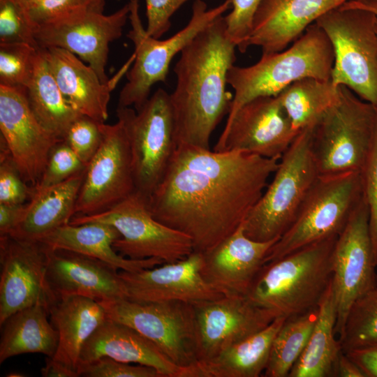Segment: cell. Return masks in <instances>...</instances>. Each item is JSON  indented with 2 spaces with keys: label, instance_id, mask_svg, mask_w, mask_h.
Segmentation results:
<instances>
[{
  "label": "cell",
  "instance_id": "cell-1",
  "mask_svg": "<svg viewBox=\"0 0 377 377\" xmlns=\"http://www.w3.org/2000/svg\"><path fill=\"white\" fill-rule=\"evenodd\" d=\"M280 158L178 145L148 198L155 219L205 252L232 234L268 185Z\"/></svg>",
  "mask_w": 377,
  "mask_h": 377
},
{
  "label": "cell",
  "instance_id": "cell-2",
  "mask_svg": "<svg viewBox=\"0 0 377 377\" xmlns=\"http://www.w3.org/2000/svg\"><path fill=\"white\" fill-rule=\"evenodd\" d=\"M236 48L222 15L181 51L173 69L176 87L170 94L177 146L210 149L211 135L232 101L227 74L235 65Z\"/></svg>",
  "mask_w": 377,
  "mask_h": 377
},
{
  "label": "cell",
  "instance_id": "cell-3",
  "mask_svg": "<svg viewBox=\"0 0 377 377\" xmlns=\"http://www.w3.org/2000/svg\"><path fill=\"white\" fill-rule=\"evenodd\" d=\"M338 235L264 263L247 293L256 305L288 318L316 308L332 277V251Z\"/></svg>",
  "mask_w": 377,
  "mask_h": 377
},
{
  "label": "cell",
  "instance_id": "cell-4",
  "mask_svg": "<svg viewBox=\"0 0 377 377\" xmlns=\"http://www.w3.org/2000/svg\"><path fill=\"white\" fill-rule=\"evenodd\" d=\"M334 59L329 38L313 23L286 49L263 53L259 61L249 66L233 65L227 74V83L234 90L227 120L249 101L276 96L300 79L330 80Z\"/></svg>",
  "mask_w": 377,
  "mask_h": 377
},
{
  "label": "cell",
  "instance_id": "cell-5",
  "mask_svg": "<svg viewBox=\"0 0 377 377\" xmlns=\"http://www.w3.org/2000/svg\"><path fill=\"white\" fill-rule=\"evenodd\" d=\"M313 127L301 130L280 158L272 182L242 223L248 237L279 239L294 221L320 175L312 151Z\"/></svg>",
  "mask_w": 377,
  "mask_h": 377
},
{
  "label": "cell",
  "instance_id": "cell-6",
  "mask_svg": "<svg viewBox=\"0 0 377 377\" xmlns=\"http://www.w3.org/2000/svg\"><path fill=\"white\" fill-rule=\"evenodd\" d=\"M131 29L127 37L135 47L133 66L126 73L127 82L119 95L117 107L133 106L136 111L149 98L152 86L165 82L170 64L177 54L202 30L232 8V0H225L219 6L208 8L202 0H195L188 23L165 40H158L147 34L139 15V0H129Z\"/></svg>",
  "mask_w": 377,
  "mask_h": 377
},
{
  "label": "cell",
  "instance_id": "cell-7",
  "mask_svg": "<svg viewBox=\"0 0 377 377\" xmlns=\"http://www.w3.org/2000/svg\"><path fill=\"white\" fill-rule=\"evenodd\" d=\"M377 15L340 6L316 21L334 51L331 80L344 86L377 110Z\"/></svg>",
  "mask_w": 377,
  "mask_h": 377
},
{
  "label": "cell",
  "instance_id": "cell-8",
  "mask_svg": "<svg viewBox=\"0 0 377 377\" xmlns=\"http://www.w3.org/2000/svg\"><path fill=\"white\" fill-rule=\"evenodd\" d=\"M362 197L360 172L320 175L294 221L271 247L264 263L338 235Z\"/></svg>",
  "mask_w": 377,
  "mask_h": 377
},
{
  "label": "cell",
  "instance_id": "cell-9",
  "mask_svg": "<svg viewBox=\"0 0 377 377\" xmlns=\"http://www.w3.org/2000/svg\"><path fill=\"white\" fill-rule=\"evenodd\" d=\"M377 110L350 89L314 125L312 151L320 175L360 172L371 144Z\"/></svg>",
  "mask_w": 377,
  "mask_h": 377
},
{
  "label": "cell",
  "instance_id": "cell-10",
  "mask_svg": "<svg viewBox=\"0 0 377 377\" xmlns=\"http://www.w3.org/2000/svg\"><path fill=\"white\" fill-rule=\"evenodd\" d=\"M116 112L128 136L135 191L149 198L177 147L170 94L158 89L140 110L117 107Z\"/></svg>",
  "mask_w": 377,
  "mask_h": 377
},
{
  "label": "cell",
  "instance_id": "cell-11",
  "mask_svg": "<svg viewBox=\"0 0 377 377\" xmlns=\"http://www.w3.org/2000/svg\"><path fill=\"white\" fill-rule=\"evenodd\" d=\"M95 221L110 224L118 230L121 237L113 246L125 258H156L164 263H174L193 251L191 238L155 219L149 210L148 198L136 191L105 212L75 216L69 223L79 225Z\"/></svg>",
  "mask_w": 377,
  "mask_h": 377
},
{
  "label": "cell",
  "instance_id": "cell-12",
  "mask_svg": "<svg viewBox=\"0 0 377 377\" xmlns=\"http://www.w3.org/2000/svg\"><path fill=\"white\" fill-rule=\"evenodd\" d=\"M100 302L109 318L151 340L177 365L186 368L198 362L193 304L141 302L127 298Z\"/></svg>",
  "mask_w": 377,
  "mask_h": 377
},
{
  "label": "cell",
  "instance_id": "cell-13",
  "mask_svg": "<svg viewBox=\"0 0 377 377\" xmlns=\"http://www.w3.org/2000/svg\"><path fill=\"white\" fill-rule=\"evenodd\" d=\"M377 264L369 230V214L362 197L343 230L332 251V286L339 335L352 304L377 286Z\"/></svg>",
  "mask_w": 377,
  "mask_h": 377
},
{
  "label": "cell",
  "instance_id": "cell-14",
  "mask_svg": "<svg viewBox=\"0 0 377 377\" xmlns=\"http://www.w3.org/2000/svg\"><path fill=\"white\" fill-rule=\"evenodd\" d=\"M101 145L87 164L75 216L105 212L135 191L132 156L125 128L101 123Z\"/></svg>",
  "mask_w": 377,
  "mask_h": 377
},
{
  "label": "cell",
  "instance_id": "cell-15",
  "mask_svg": "<svg viewBox=\"0 0 377 377\" xmlns=\"http://www.w3.org/2000/svg\"><path fill=\"white\" fill-rule=\"evenodd\" d=\"M47 246L39 241L0 236V325L13 313L58 300L46 276Z\"/></svg>",
  "mask_w": 377,
  "mask_h": 377
},
{
  "label": "cell",
  "instance_id": "cell-16",
  "mask_svg": "<svg viewBox=\"0 0 377 377\" xmlns=\"http://www.w3.org/2000/svg\"><path fill=\"white\" fill-rule=\"evenodd\" d=\"M299 132L293 128L277 96H259L227 120L214 150L280 158Z\"/></svg>",
  "mask_w": 377,
  "mask_h": 377
},
{
  "label": "cell",
  "instance_id": "cell-17",
  "mask_svg": "<svg viewBox=\"0 0 377 377\" xmlns=\"http://www.w3.org/2000/svg\"><path fill=\"white\" fill-rule=\"evenodd\" d=\"M128 17V3L110 15L81 13L37 27L35 38L40 47H60L78 56L108 84L112 81L105 73L109 45L122 36Z\"/></svg>",
  "mask_w": 377,
  "mask_h": 377
},
{
  "label": "cell",
  "instance_id": "cell-18",
  "mask_svg": "<svg viewBox=\"0 0 377 377\" xmlns=\"http://www.w3.org/2000/svg\"><path fill=\"white\" fill-rule=\"evenodd\" d=\"M198 362L209 360L269 325L276 317L246 296L193 304Z\"/></svg>",
  "mask_w": 377,
  "mask_h": 377
},
{
  "label": "cell",
  "instance_id": "cell-19",
  "mask_svg": "<svg viewBox=\"0 0 377 377\" xmlns=\"http://www.w3.org/2000/svg\"><path fill=\"white\" fill-rule=\"evenodd\" d=\"M1 138L22 178L39 182L54 146L63 140L47 131L31 111L26 91L0 86Z\"/></svg>",
  "mask_w": 377,
  "mask_h": 377
},
{
  "label": "cell",
  "instance_id": "cell-20",
  "mask_svg": "<svg viewBox=\"0 0 377 377\" xmlns=\"http://www.w3.org/2000/svg\"><path fill=\"white\" fill-rule=\"evenodd\" d=\"M202 252L193 251L174 263L140 271H119L127 299L141 302L180 301L195 304L223 297L203 279Z\"/></svg>",
  "mask_w": 377,
  "mask_h": 377
},
{
  "label": "cell",
  "instance_id": "cell-21",
  "mask_svg": "<svg viewBox=\"0 0 377 377\" xmlns=\"http://www.w3.org/2000/svg\"><path fill=\"white\" fill-rule=\"evenodd\" d=\"M278 239L253 240L245 235L242 224L217 245L202 252L200 273L223 296H246L268 251Z\"/></svg>",
  "mask_w": 377,
  "mask_h": 377
},
{
  "label": "cell",
  "instance_id": "cell-22",
  "mask_svg": "<svg viewBox=\"0 0 377 377\" xmlns=\"http://www.w3.org/2000/svg\"><path fill=\"white\" fill-rule=\"evenodd\" d=\"M47 248V281L58 298L82 295L100 302L127 298L119 271L110 265L75 251Z\"/></svg>",
  "mask_w": 377,
  "mask_h": 377
},
{
  "label": "cell",
  "instance_id": "cell-23",
  "mask_svg": "<svg viewBox=\"0 0 377 377\" xmlns=\"http://www.w3.org/2000/svg\"><path fill=\"white\" fill-rule=\"evenodd\" d=\"M348 0H262L246 42L261 47L262 53L286 49L306 29L328 11Z\"/></svg>",
  "mask_w": 377,
  "mask_h": 377
},
{
  "label": "cell",
  "instance_id": "cell-24",
  "mask_svg": "<svg viewBox=\"0 0 377 377\" xmlns=\"http://www.w3.org/2000/svg\"><path fill=\"white\" fill-rule=\"evenodd\" d=\"M50 70L64 97L80 114L105 123L108 117L110 93L128 71L131 58L110 84L103 83L96 72L73 53L56 47H41Z\"/></svg>",
  "mask_w": 377,
  "mask_h": 377
},
{
  "label": "cell",
  "instance_id": "cell-25",
  "mask_svg": "<svg viewBox=\"0 0 377 377\" xmlns=\"http://www.w3.org/2000/svg\"><path fill=\"white\" fill-rule=\"evenodd\" d=\"M104 356L153 367L163 377H186V368L175 364L154 342L108 317L84 345L79 365Z\"/></svg>",
  "mask_w": 377,
  "mask_h": 377
},
{
  "label": "cell",
  "instance_id": "cell-26",
  "mask_svg": "<svg viewBox=\"0 0 377 377\" xmlns=\"http://www.w3.org/2000/svg\"><path fill=\"white\" fill-rule=\"evenodd\" d=\"M49 316L59 338L52 358L77 372L84 345L108 318L105 308L93 298L68 295L58 298L50 307Z\"/></svg>",
  "mask_w": 377,
  "mask_h": 377
},
{
  "label": "cell",
  "instance_id": "cell-27",
  "mask_svg": "<svg viewBox=\"0 0 377 377\" xmlns=\"http://www.w3.org/2000/svg\"><path fill=\"white\" fill-rule=\"evenodd\" d=\"M120 237L113 226L95 221L64 225L38 241L52 249H66L96 258L118 270L135 272L164 263L156 258L134 260L122 256L113 246Z\"/></svg>",
  "mask_w": 377,
  "mask_h": 377
},
{
  "label": "cell",
  "instance_id": "cell-28",
  "mask_svg": "<svg viewBox=\"0 0 377 377\" xmlns=\"http://www.w3.org/2000/svg\"><path fill=\"white\" fill-rule=\"evenodd\" d=\"M287 318L276 317L269 325L232 345L215 357L186 367V377H258L264 373L271 347Z\"/></svg>",
  "mask_w": 377,
  "mask_h": 377
},
{
  "label": "cell",
  "instance_id": "cell-29",
  "mask_svg": "<svg viewBox=\"0 0 377 377\" xmlns=\"http://www.w3.org/2000/svg\"><path fill=\"white\" fill-rule=\"evenodd\" d=\"M85 170L54 186L33 189L22 219L9 235L38 241L57 228L69 223L75 215Z\"/></svg>",
  "mask_w": 377,
  "mask_h": 377
},
{
  "label": "cell",
  "instance_id": "cell-30",
  "mask_svg": "<svg viewBox=\"0 0 377 377\" xmlns=\"http://www.w3.org/2000/svg\"><path fill=\"white\" fill-rule=\"evenodd\" d=\"M337 311L331 282L317 306V318L303 353L289 377H332L342 351L335 339Z\"/></svg>",
  "mask_w": 377,
  "mask_h": 377
},
{
  "label": "cell",
  "instance_id": "cell-31",
  "mask_svg": "<svg viewBox=\"0 0 377 377\" xmlns=\"http://www.w3.org/2000/svg\"><path fill=\"white\" fill-rule=\"evenodd\" d=\"M48 316V309L36 304L8 317L1 325L0 364L25 353H41L52 357L59 338Z\"/></svg>",
  "mask_w": 377,
  "mask_h": 377
},
{
  "label": "cell",
  "instance_id": "cell-32",
  "mask_svg": "<svg viewBox=\"0 0 377 377\" xmlns=\"http://www.w3.org/2000/svg\"><path fill=\"white\" fill-rule=\"evenodd\" d=\"M26 94L30 108L39 123L61 140H64L71 124L82 115L64 97L41 47Z\"/></svg>",
  "mask_w": 377,
  "mask_h": 377
},
{
  "label": "cell",
  "instance_id": "cell-33",
  "mask_svg": "<svg viewBox=\"0 0 377 377\" xmlns=\"http://www.w3.org/2000/svg\"><path fill=\"white\" fill-rule=\"evenodd\" d=\"M296 131L315 125L340 97V86L331 79L304 77L293 82L278 96Z\"/></svg>",
  "mask_w": 377,
  "mask_h": 377
},
{
  "label": "cell",
  "instance_id": "cell-34",
  "mask_svg": "<svg viewBox=\"0 0 377 377\" xmlns=\"http://www.w3.org/2000/svg\"><path fill=\"white\" fill-rule=\"evenodd\" d=\"M316 318L317 307L286 319L272 342L264 376H289L305 349Z\"/></svg>",
  "mask_w": 377,
  "mask_h": 377
},
{
  "label": "cell",
  "instance_id": "cell-35",
  "mask_svg": "<svg viewBox=\"0 0 377 377\" xmlns=\"http://www.w3.org/2000/svg\"><path fill=\"white\" fill-rule=\"evenodd\" d=\"M339 337L344 353L377 344V286L352 304Z\"/></svg>",
  "mask_w": 377,
  "mask_h": 377
},
{
  "label": "cell",
  "instance_id": "cell-36",
  "mask_svg": "<svg viewBox=\"0 0 377 377\" xmlns=\"http://www.w3.org/2000/svg\"><path fill=\"white\" fill-rule=\"evenodd\" d=\"M39 48L26 43H0V86L26 91Z\"/></svg>",
  "mask_w": 377,
  "mask_h": 377
},
{
  "label": "cell",
  "instance_id": "cell-37",
  "mask_svg": "<svg viewBox=\"0 0 377 377\" xmlns=\"http://www.w3.org/2000/svg\"><path fill=\"white\" fill-rule=\"evenodd\" d=\"M29 13L15 0H0V43H26L40 47Z\"/></svg>",
  "mask_w": 377,
  "mask_h": 377
},
{
  "label": "cell",
  "instance_id": "cell-38",
  "mask_svg": "<svg viewBox=\"0 0 377 377\" xmlns=\"http://www.w3.org/2000/svg\"><path fill=\"white\" fill-rule=\"evenodd\" d=\"M86 168L87 165L63 140L52 149L41 177L33 189H43L61 183L85 170Z\"/></svg>",
  "mask_w": 377,
  "mask_h": 377
},
{
  "label": "cell",
  "instance_id": "cell-39",
  "mask_svg": "<svg viewBox=\"0 0 377 377\" xmlns=\"http://www.w3.org/2000/svg\"><path fill=\"white\" fill-rule=\"evenodd\" d=\"M106 0H43L29 11L36 27L84 12L103 13Z\"/></svg>",
  "mask_w": 377,
  "mask_h": 377
},
{
  "label": "cell",
  "instance_id": "cell-40",
  "mask_svg": "<svg viewBox=\"0 0 377 377\" xmlns=\"http://www.w3.org/2000/svg\"><path fill=\"white\" fill-rule=\"evenodd\" d=\"M0 140V203L24 204L33 188L22 178L4 140Z\"/></svg>",
  "mask_w": 377,
  "mask_h": 377
},
{
  "label": "cell",
  "instance_id": "cell-41",
  "mask_svg": "<svg viewBox=\"0 0 377 377\" xmlns=\"http://www.w3.org/2000/svg\"><path fill=\"white\" fill-rule=\"evenodd\" d=\"M362 193L369 214V230L377 264V114L371 144L360 171Z\"/></svg>",
  "mask_w": 377,
  "mask_h": 377
},
{
  "label": "cell",
  "instance_id": "cell-42",
  "mask_svg": "<svg viewBox=\"0 0 377 377\" xmlns=\"http://www.w3.org/2000/svg\"><path fill=\"white\" fill-rule=\"evenodd\" d=\"M101 122L80 116L70 126L64 140L82 162L87 165L98 151L102 141Z\"/></svg>",
  "mask_w": 377,
  "mask_h": 377
},
{
  "label": "cell",
  "instance_id": "cell-43",
  "mask_svg": "<svg viewBox=\"0 0 377 377\" xmlns=\"http://www.w3.org/2000/svg\"><path fill=\"white\" fill-rule=\"evenodd\" d=\"M77 371L80 376L87 377H163L153 367L140 364L133 366L106 356L80 364Z\"/></svg>",
  "mask_w": 377,
  "mask_h": 377
},
{
  "label": "cell",
  "instance_id": "cell-44",
  "mask_svg": "<svg viewBox=\"0 0 377 377\" xmlns=\"http://www.w3.org/2000/svg\"><path fill=\"white\" fill-rule=\"evenodd\" d=\"M262 0H232L231 11L224 16L227 33L242 52L246 51L254 14Z\"/></svg>",
  "mask_w": 377,
  "mask_h": 377
},
{
  "label": "cell",
  "instance_id": "cell-45",
  "mask_svg": "<svg viewBox=\"0 0 377 377\" xmlns=\"http://www.w3.org/2000/svg\"><path fill=\"white\" fill-rule=\"evenodd\" d=\"M147 26L146 31L150 36L159 39L171 26L172 15L189 0H145Z\"/></svg>",
  "mask_w": 377,
  "mask_h": 377
},
{
  "label": "cell",
  "instance_id": "cell-46",
  "mask_svg": "<svg viewBox=\"0 0 377 377\" xmlns=\"http://www.w3.org/2000/svg\"><path fill=\"white\" fill-rule=\"evenodd\" d=\"M361 369L364 377H377V344L345 353Z\"/></svg>",
  "mask_w": 377,
  "mask_h": 377
},
{
  "label": "cell",
  "instance_id": "cell-47",
  "mask_svg": "<svg viewBox=\"0 0 377 377\" xmlns=\"http://www.w3.org/2000/svg\"><path fill=\"white\" fill-rule=\"evenodd\" d=\"M27 203H0V236L10 234L22 219Z\"/></svg>",
  "mask_w": 377,
  "mask_h": 377
},
{
  "label": "cell",
  "instance_id": "cell-48",
  "mask_svg": "<svg viewBox=\"0 0 377 377\" xmlns=\"http://www.w3.org/2000/svg\"><path fill=\"white\" fill-rule=\"evenodd\" d=\"M334 376L364 377V375L359 367L341 351L336 363Z\"/></svg>",
  "mask_w": 377,
  "mask_h": 377
},
{
  "label": "cell",
  "instance_id": "cell-49",
  "mask_svg": "<svg viewBox=\"0 0 377 377\" xmlns=\"http://www.w3.org/2000/svg\"><path fill=\"white\" fill-rule=\"evenodd\" d=\"M43 377H77L79 374L66 366L47 357L45 364L40 370Z\"/></svg>",
  "mask_w": 377,
  "mask_h": 377
},
{
  "label": "cell",
  "instance_id": "cell-50",
  "mask_svg": "<svg viewBox=\"0 0 377 377\" xmlns=\"http://www.w3.org/2000/svg\"><path fill=\"white\" fill-rule=\"evenodd\" d=\"M342 6L350 8H361L369 10L377 15V2L376 1H359L355 0H348Z\"/></svg>",
  "mask_w": 377,
  "mask_h": 377
},
{
  "label": "cell",
  "instance_id": "cell-51",
  "mask_svg": "<svg viewBox=\"0 0 377 377\" xmlns=\"http://www.w3.org/2000/svg\"><path fill=\"white\" fill-rule=\"evenodd\" d=\"M43 0H15L28 13Z\"/></svg>",
  "mask_w": 377,
  "mask_h": 377
},
{
  "label": "cell",
  "instance_id": "cell-52",
  "mask_svg": "<svg viewBox=\"0 0 377 377\" xmlns=\"http://www.w3.org/2000/svg\"><path fill=\"white\" fill-rule=\"evenodd\" d=\"M355 1H376L377 0H355Z\"/></svg>",
  "mask_w": 377,
  "mask_h": 377
},
{
  "label": "cell",
  "instance_id": "cell-53",
  "mask_svg": "<svg viewBox=\"0 0 377 377\" xmlns=\"http://www.w3.org/2000/svg\"><path fill=\"white\" fill-rule=\"evenodd\" d=\"M376 33H377V21H376Z\"/></svg>",
  "mask_w": 377,
  "mask_h": 377
}]
</instances>
